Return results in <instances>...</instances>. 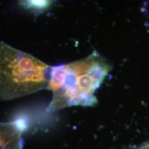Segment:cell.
Here are the masks:
<instances>
[{
	"mask_svg": "<svg viewBox=\"0 0 149 149\" xmlns=\"http://www.w3.org/2000/svg\"><path fill=\"white\" fill-rule=\"evenodd\" d=\"M112 69L96 52L85 59L52 66L47 88L53 92L48 112L59 111L74 106H94V93Z\"/></svg>",
	"mask_w": 149,
	"mask_h": 149,
	"instance_id": "1",
	"label": "cell"
},
{
	"mask_svg": "<svg viewBox=\"0 0 149 149\" xmlns=\"http://www.w3.org/2000/svg\"><path fill=\"white\" fill-rule=\"evenodd\" d=\"M52 66L0 42V101L22 98L47 88Z\"/></svg>",
	"mask_w": 149,
	"mask_h": 149,
	"instance_id": "2",
	"label": "cell"
},
{
	"mask_svg": "<svg viewBox=\"0 0 149 149\" xmlns=\"http://www.w3.org/2000/svg\"><path fill=\"white\" fill-rule=\"evenodd\" d=\"M25 128L20 120L0 122V149H23L22 134Z\"/></svg>",
	"mask_w": 149,
	"mask_h": 149,
	"instance_id": "3",
	"label": "cell"
},
{
	"mask_svg": "<svg viewBox=\"0 0 149 149\" xmlns=\"http://www.w3.org/2000/svg\"><path fill=\"white\" fill-rule=\"evenodd\" d=\"M53 0H19L22 7L34 11H44L50 7Z\"/></svg>",
	"mask_w": 149,
	"mask_h": 149,
	"instance_id": "4",
	"label": "cell"
},
{
	"mask_svg": "<svg viewBox=\"0 0 149 149\" xmlns=\"http://www.w3.org/2000/svg\"><path fill=\"white\" fill-rule=\"evenodd\" d=\"M136 149H149V143L147 144H144L142 146L139 147Z\"/></svg>",
	"mask_w": 149,
	"mask_h": 149,
	"instance_id": "5",
	"label": "cell"
}]
</instances>
